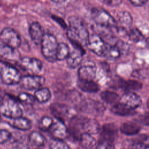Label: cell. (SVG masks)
<instances>
[{
    "label": "cell",
    "instance_id": "cell-1",
    "mask_svg": "<svg viewBox=\"0 0 149 149\" xmlns=\"http://www.w3.org/2000/svg\"><path fill=\"white\" fill-rule=\"evenodd\" d=\"M69 27L66 35L74 47L84 48L87 46L90 37L84 23L79 17L71 16L68 18Z\"/></svg>",
    "mask_w": 149,
    "mask_h": 149
},
{
    "label": "cell",
    "instance_id": "cell-2",
    "mask_svg": "<svg viewBox=\"0 0 149 149\" xmlns=\"http://www.w3.org/2000/svg\"><path fill=\"white\" fill-rule=\"evenodd\" d=\"M41 50L43 56L48 61H56V54L59 42L56 37L51 33H45L41 43Z\"/></svg>",
    "mask_w": 149,
    "mask_h": 149
},
{
    "label": "cell",
    "instance_id": "cell-3",
    "mask_svg": "<svg viewBox=\"0 0 149 149\" xmlns=\"http://www.w3.org/2000/svg\"><path fill=\"white\" fill-rule=\"evenodd\" d=\"M0 113L6 118L15 119L22 116L23 110L17 102L13 99L8 98L1 104Z\"/></svg>",
    "mask_w": 149,
    "mask_h": 149
},
{
    "label": "cell",
    "instance_id": "cell-4",
    "mask_svg": "<svg viewBox=\"0 0 149 149\" xmlns=\"http://www.w3.org/2000/svg\"><path fill=\"white\" fill-rule=\"evenodd\" d=\"M0 40L3 45L16 49L21 44L22 40L19 33L13 29L5 27L0 33Z\"/></svg>",
    "mask_w": 149,
    "mask_h": 149
},
{
    "label": "cell",
    "instance_id": "cell-5",
    "mask_svg": "<svg viewBox=\"0 0 149 149\" xmlns=\"http://www.w3.org/2000/svg\"><path fill=\"white\" fill-rule=\"evenodd\" d=\"M1 77L5 84L15 85L20 83L22 77L20 72L16 68L7 65L2 69Z\"/></svg>",
    "mask_w": 149,
    "mask_h": 149
},
{
    "label": "cell",
    "instance_id": "cell-6",
    "mask_svg": "<svg viewBox=\"0 0 149 149\" xmlns=\"http://www.w3.org/2000/svg\"><path fill=\"white\" fill-rule=\"evenodd\" d=\"M91 17L97 24L105 27H112L116 25V22L107 12L103 9L94 8L91 10Z\"/></svg>",
    "mask_w": 149,
    "mask_h": 149
},
{
    "label": "cell",
    "instance_id": "cell-7",
    "mask_svg": "<svg viewBox=\"0 0 149 149\" xmlns=\"http://www.w3.org/2000/svg\"><path fill=\"white\" fill-rule=\"evenodd\" d=\"M87 47L98 56L107 55L108 51L107 45L102 38L97 34H92L90 36Z\"/></svg>",
    "mask_w": 149,
    "mask_h": 149
},
{
    "label": "cell",
    "instance_id": "cell-8",
    "mask_svg": "<svg viewBox=\"0 0 149 149\" xmlns=\"http://www.w3.org/2000/svg\"><path fill=\"white\" fill-rule=\"evenodd\" d=\"M21 68L32 75H38L42 69V62L37 58L25 56L19 61Z\"/></svg>",
    "mask_w": 149,
    "mask_h": 149
},
{
    "label": "cell",
    "instance_id": "cell-9",
    "mask_svg": "<svg viewBox=\"0 0 149 149\" xmlns=\"http://www.w3.org/2000/svg\"><path fill=\"white\" fill-rule=\"evenodd\" d=\"M118 130L113 123H107L102 126L100 130V142L107 147H111L117 135Z\"/></svg>",
    "mask_w": 149,
    "mask_h": 149
},
{
    "label": "cell",
    "instance_id": "cell-10",
    "mask_svg": "<svg viewBox=\"0 0 149 149\" xmlns=\"http://www.w3.org/2000/svg\"><path fill=\"white\" fill-rule=\"evenodd\" d=\"M45 83V78L40 75H26L22 77L20 86L26 90H37L41 88Z\"/></svg>",
    "mask_w": 149,
    "mask_h": 149
},
{
    "label": "cell",
    "instance_id": "cell-11",
    "mask_svg": "<svg viewBox=\"0 0 149 149\" xmlns=\"http://www.w3.org/2000/svg\"><path fill=\"white\" fill-rule=\"evenodd\" d=\"M96 65L91 61L84 62L78 70V80L85 81H94L96 76Z\"/></svg>",
    "mask_w": 149,
    "mask_h": 149
},
{
    "label": "cell",
    "instance_id": "cell-12",
    "mask_svg": "<svg viewBox=\"0 0 149 149\" xmlns=\"http://www.w3.org/2000/svg\"><path fill=\"white\" fill-rule=\"evenodd\" d=\"M85 54L84 48L74 47L70 51V54L66 59V63L69 68L74 69L78 67L83 61V55Z\"/></svg>",
    "mask_w": 149,
    "mask_h": 149
},
{
    "label": "cell",
    "instance_id": "cell-13",
    "mask_svg": "<svg viewBox=\"0 0 149 149\" xmlns=\"http://www.w3.org/2000/svg\"><path fill=\"white\" fill-rule=\"evenodd\" d=\"M120 102L134 110L141 105L142 101L140 97L137 94L133 92H126L120 98Z\"/></svg>",
    "mask_w": 149,
    "mask_h": 149
},
{
    "label": "cell",
    "instance_id": "cell-14",
    "mask_svg": "<svg viewBox=\"0 0 149 149\" xmlns=\"http://www.w3.org/2000/svg\"><path fill=\"white\" fill-rule=\"evenodd\" d=\"M50 109L52 115L57 119L58 120L65 123L66 118L70 114L69 108L63 104L54 103L51 105Z\"/></svg>",
    "mask_w": 149,
    "mask_h": 149
},
{
    "label": "cell",
    "instance_id": "cell-15",
    "mask_svg": "<svg viewBox=\"0 0 149 149\" xmlns=\"http://www.w3.org/2000/svg\"><path fill=\"white\" fill-rule=\"evenodd\" d=\"M49 131L53 138L59 140H63L66 138L69 134L68 128L65 123L58 120L54 122Z\"/></svg>",
    "mask_w": 149,
    "mask_h": 149
},
{
    "label": "cell",
    "instance_id": "cell-16",
    "mask_svg": "<svg viewBox=\"0 0 149 149\" xmlns=\"http://www.w3.org/2000/svg\"><path fill=\"white\" fill-rule=\"evenodd\" d=\"M29 34L32 41L36 45L41 44L45 34L42 27L37 22L31 23L29 27Z\"/></svg>",
    "mask_w": 149,
    "mask_h": 149
},
{
    "label": "cell",
    "instance_id": "cell-17",
    "mask_svg": "<svg viewBox=\"0 0 149 149\" xmlns=\"http://www.w3.org/2000/svg\"><path fill=\"white\" fill-rule=\"evenodd\" d=\"M28 142L31 146L35 147V149H37L44 146L47 142V140L41 133L33 131L29 136Z\"/></svg>",
    "mask_w": 149,
    "mask_h": 149
},
{
    "label": "cell",
    "instance_id": "cell-18",
    "mask_svg": "<svg viewBox=\"0 0 149 149\" xmlns=\"http://www.w3.org/2000/svg\"><path fill=\"white\" fill-rule=\"evenodd\" d=\"M80 108H82L84 111H88V112L97 114L102 113L105 109L102 104L99 102H96L92 100L84 102Z\"/></svg>",
    "mask_w": 149,
    "mask_h": 149
},
{
    "label": "cell",
    "instance_id": "cell-19",
    "mask_svg": "<svg viewBox=\"0 0 149 149\" xmlns=\"http://www.w3.org/2000/svg\"><path fill=\"white\" fill-rule=\"evenodd\" d=\"M77 87L83 91L93 93L99 91L100 87L94 81H85L78 80L77 81Z\"/></svg>",
    "mask_w": 149,
    "mask_h": 149
},
{
    "label": "cell",
    "instance_id": "cell-20",
    "mask_svg": "<svg viewBox=\"0 0 149 149\" xmlns=\"http://www.w3.org/2000/svg\"><path fill=\"white\" fill-rule=\"evenodd\" d=\"M141 129L140 126L133 122H126L122 124L120 127L121 132L126 135H135L137 134Z\"/></svg>",
    "mask_w": 149,
    "mask_h": 149
},
{
    "label": "cell",
    "instance_id": "cell-21",
    "mask_svg": "<svg viewBox=\"0 0 149 149\" xmlns=\"http://www.w3.org/2000/svg\"><path fill=\"white\" fill-rule=\"evenodd\" d=\"M83 130L84 132L90 134H97L100 130V127L97 120L93 119H84L83 123Z\"/></svg>",
    "mask_w": 149,
    "mask_h": 149
},
{
    "label": "cell",
    "instance_id": "cell-22",
    "mask_svg": "<svg viewBox=\"0 0 149 149\" xmlns=\"http://www.w3.org/2000/svg\"><path fill=\"white\" fill-rule=\"evenodd\" d=\"M34 96L36 100L38 102L45 103L51 99V92L47 87L40 88L35 91Z\"/></svg>",
    "mask_w": 149,
    "mask_h": 149
},
{
    "label": "cell",
    "instance_id": "cell-23",
    "mask_svg": "<svg viewBox=\"0 0 149 149\" xmlns=\"http://www.w3.org/2000/svg\"><path fill=\"white\" fill-rule=\"evenodd\" d=\"M11 126L19 130H28L31 128V122L29 119L21 116L13 119Z\"/></svg>",
    "mask_w": 149,
    "mask_h": 149
},
{
    "label": "cell",
    "instance_id": "cell-24",
    "mask_svg": "<svg viewBox=\"0 0 149 149\" xmlns=\"http://www.w3.org/2000/svg\"><path fill=\"white\" fill-rule=\"evenodd\" d=\"M79 141L80 146L86 149L92 148L96 144L95 139L92 136L91 134L86 132L83 133L80 135Z\"/></svg>",
    "mask_w": 149,
    "mask_h": 149
},
{
    "label": "cell",
    "instance_id": "cell-25",
    "mask_svg": "<svg viewBox=\"0 0 149 149\" xmlns=\"http://www.w3.org/2000/svg\"><path fill=\"white\" fill-rule=\"evenodd\" d=\"M111 111L115 114L122 116L132 115L135 113L134 110L127 107L120 102L113 105L111 108Z\"/></svg>",
    "mask_w": 149,
    "mask_h": 149
},
{
    "label": "cell",
    "instance_id": "cell-26",
    "mask_svg": "<svg viewBox=\"0 0 149 149\" xmlns=\"http://www.w3.org/2000/svg\"><path fill=\"white\" fill-rule=\"evenodd\" d=\"M120 86L121 88L126 92H132V91L139 90L142 87V83L134 80H127L122 81Z\"/></svg>",
    "mask_w": 149,
    "mask_h": 149
},
{
    "label": "cell",
    "instance_id": "cell-27",
    "mask_svg": "<svg viewBox=\"0 0 149 149\" xmlns=\"http://www.w3.org/2000/svg\"><path fill=\"white\" fill-rule=\"evenodd\" d=\"M70 48L66 43L63 42H59L57 51L56 60L61 61L66 59L70 54Z\"/></svg>",
    "mask_w": 149,
    "mask_h": 149
},
{
    "label": "cell",
    "instance_id": "cell-28",
    "mask_svg": "<svg viewBox=\"0 0 149 149\" xmlns=\"http://www.w3.org/2000/svg\"><path fill=\"white\" fill-rule=\"evenodd\" d=\"M101 98L103 101L106 102L108 104H113V105L118 103V101H120V98L119 95L113 91H105L101 93Z\"/></svg>",
    "mask_w": 149,
    "mask_h": 149
},
{
    "label": "cell",
    "instance_id": "cell-29",
    "mask_svg": "<svg viewBox=\"0 0 149 149\" xmlns=\"http://www.w3.org/2000/svg\"><path fill=\"white\" fill-rule=\"evenodd\" d=\"M0 55L10 59H15L17 58L15 49L10 48L5 45H0Z\"/></svg>",
    "mask_w": 149,
    "mask_h": 149
},
{
    "label": "cell",
    "instance_id": "cell-30",
    "mask_svg": "<svg viewBox=\"0 0 149 149\" xmlns=\"http://www.w3.org/2000/svg\"><path fill=\"white\" fill-rule=\"evenodd\" d=\"M54 123V122L52 118L48 116H44L40 120L38 127L43 131H49Z\"/></svg>",
    "mask_w": 149,
    "mask_h": 149
},
{
    "label": "cell",
    "instance_id": "cell-31",
    "mask_svg": "<svg viewBox=\"0 0 149 149\" xmlns=\"http://www.w3.org/2000/svg\"><path fill=\"white\" fill-rule=\"evenodd\" d=\"M49 146L50 149H70L69 146L63 140L54 138H52L50 140Z\"/></svg>",
    "mask_w": 149,
    "mask_h": 149
},
{
    "label": "cell",
    "instance_id": "cell-32",
    "mask_svg": "<svg viewBox=\"0 0 149 149\" xmlns=\"http://www.w3.org/2000/svg\"><path fill=\"white\" fill-rule=\"evenodd\" d=\"M17 99L20 102L26 104H31L36 101L34 95L25 92L19 93L17 96Z\"/></svg>",
    "mask_w": 149,
    "mask_h": 149
},
{
    "label": "cell",
    "instance_id": "cell-33",
    "mask_svg": "<svg viewBox=\"0 0 149 149\" xmlns=\"http://www.w3.org/2000/svg\"><path fill=\"white\" fill-rule=\"evenodd\" d=\"M129 37L131 40L134 42H138L143 39L144 37L141 33L137 29H133L129 32Z\"/></svg>",
    "mask_w": 149,
    "mask_h": 149
},
{
    "label": "cell",
    "instance_id": "cell-34",
    "mask_svg": "<svg viewBox=\"0 0 149 149\" xmlns=\"http://www.w3.org/2000/svg\"><path fill=\"white\" fill-rule=\"evenodd\" d=\"M121 55V52L119 48L117 45H112L110 49H108L107 55L110 58L116 59L119 58Z\"/></svg>",
    "mask_w": 149,
    "mask_h": 149
},
{
    "label": "cell",
    "instance_id": "cell-35",
    "mask_svg": "<svg viewBox=\"0 0 149 149\" xmlns=\"http://www.w3.org/2000/svg\"><path fill=\"white\" fill-rule=\"evenodd\" d=\"M12 134L10 132L5 129H0V144L5 143L10 139Z\"/></svg>",
    "mask_w": 149,
    "mask_h": 149
},
{
    "label": "cell",
    "instance_id": "cell-36",
    "mask_svg": "<svg viewBox=\"0 0 149 149\" xmlns=\"http://www.w3.org/2000/svg\"><path fill=\"white\" fill-rule=\"evenodd\" d=\"M121 20L122 23H123L126 25L130 26L132 23L133 19L130 13H129L128 12H124L122 13L121 16Z\"/></svg>",
    "mask_w": 149,
    "mask_h": 149
},
{
    "label": "cell",
    "instance_id": "cell-37",
    "mask_svg": "<svg viewBox=\"0 0 149 149\" xmlns=\"http://www.w3.org/2000/svg\"><path fill=\"white\" fill-rule=\"evenodd\" d=\"M129 149H149V146L142 142H137L133 144Z\"/></svg>",
    "mask_w": 149,
    "mask_h": 149
},
{
    "label": "cell",
    "instance_id": "cell-38",
    "mask_svg": "<svg viewBox=\"0 0 149 149\" xmlns=\"http://www.w3.org/2000/svg\"><path fill=\"white\" fill-rule=\"evenodd\" d=\"M140 122L143 125L149 126V112L145 113L140 116Z\"/></svg>",
    "mask_w": 149,
    "mask_h": 149
},
{
    "label": "cell",
    "instance_id": "cell-39",
    "mask_svg": "<svg viewBox=\"0 0 149 149\" xmlns=\"http://www.w3.org/2000/svg\"><path fill=\"white\" fill-rule=\"evenodd\" d=\"M131 3H132L134 6H141L143 5H144L148 1L146 0H140V1H130Z\"/></svg>",
    "mask_w": 149,
    "mask_h": 149
},
{
    "label": "cell",
    "instance_id": "cell-40",
    "mask_svg": "<svg viewBox=\"0 0 149 149\" xmlns=\"http://www.w3.org/2000/svg\"><path fill=\"white\" fill-rule=\"evenodd\" d=\"M104 3H105V4L108 5H110V6H116L119 5L120 3H122V1H103Z\"/></svg>",
    "mask_w": 149,
    "mask_h": 149
},
{
    "label": "cell",
    "instance_id": "cell-41",
    "mask_svg": "<svg viewBox=\"0 0 149 149\" xmlns=\"http://www.w3.org/2000/svg\"><path fill=\"white\" fill-rule=\"evenodd\" d=\"M12 149H31L30 147L23 144H19L15 146Z\"/></svg>",
    "mask_w": 149,
    "mask_h": 149
},
{
    "label": "cell",
    "instance_id": "cell-42",
    "mask_svg": "<svg viewBox=\"0 0 149 149\" xmlns=\"http://www.w3.org/2000/svg\"><path fill=\"white\" fill-rule=\"evenodd\" d=\"M95 149H109V148L107 147L106 145L101 143H99L97 147H95Z\"/></svg>",
    "mask_w": 149,
    "mask_h": 149
},
{
    "label": "cell",
    "instance_id": "cell-43",
    "mask_svg": "<svg viewBox=\"0 0 149 149\" xmlns=\"http://www.w3.org/2000/svg\"><path fill=\"white\" fill-rule=\"evenodd\" d=\"M4 97V95H3V93L2 92V91L1 90V88H0V102L2 101L3 100V98Z\"/></svg>",
    "mask_w": 149,
    "mask_h": 149
},
{
    "label": "cell",
    "instance_id": "cell-44",
    "mask_svg": "<svg viewBox=\"0 0 149 149\" xmlns=\"http://www.w3.org/2000/svg\"><path fill=\"white\" fill-rule=\"evenodd\" d=\"M146 44H147V45L149 47V37H148V38L146 39Z\"/></svg>",
    "mask_w": 149,
    "mask_h": 149
},
{
    "label": "cell",
    "instance_id": "cell-45",
    "mask_svg": "<svg viewBox=\"0 0 149 149\" xmlns=\"http://www.w3.org/2000/svg\"><path fill=\"white\" fill-rule=\"evenodd\" d=\"M147 107H148V108H149V99H148V100L147 101Z\"/></svg>",
    "mask_w": 149,
    "mask_h": 149
},
{
    "label": "cell",
    "instance_id": "cell-46",
    "mask_svg": "<svg viewBox=\"0 0 149 149\" xmlns=\"http://www.w3.org/2000/svg\"><path fill=\"white\" fill-rule=\"evenodd\" d=\"M1 115L0 113V121H1Z\"/></svg>",
    "mask_w": 149,
    "mask_h": 149
},
{
    "label": "cell",
    "instance_id": "cell-47",
    "mask_svg": "<svg viewBox=\"0 0 149 149\" xmlns=\"http://www.w3.org/2000/svg\"><path fill=\"white\" fill-rule=\"evenodd\" d=\"M37 149H41V148H37Z\"/></svg>",
    "mask_w": 149,
    "mask_h": 149
}]
</instances>
